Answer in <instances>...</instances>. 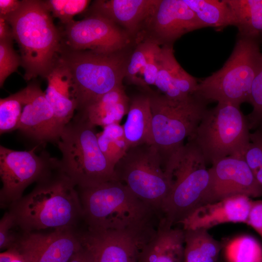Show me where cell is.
<instances>
[{
  "instance_id": "cell-27",
  "label": "cell",
  "mask_w": 262,
  "mask_h": 262,
  "mask_svg": "<svg viewBox=\"0 0 262 262\" xmlns=\"http://www.w3.org/2000/svg\"><path fill=\"white\" fill-rule=\"evenodd\" d=\"M195 13L204 27H211L221 30L234 26L232 12L226 0H183Z\"/></svg>"
},
{
  "instance_id": "cell-15",
  "label": "cell",
  "mask_w": 262,
  "mask_h": 262,
  "mask_svg": "<svg viewBox=\"0 0 262 262\" xmlns=\"http://www.w3.org/2000/svg\"><path fill=\"white\" fill-rule=\"evenodd\" d=\"M79 230L23 232L11 249L24 262H68L82 247Z\"/></svg>"
},
{
  "instance_id": "cell-23",
  "label": "cell",
  "mask_w": 262,
  "mask_h": 262,
  "mask_svg": "<svg viewBox=\"0 0 262 262\" xmlns=\"http://www.w3.org/2000/svg\"><path fill=\"white\" fill-rule=\"evenodd\" d=\"M130 99L124 87L114 89L96 98L82 110L80 115L94 127H103L114 123H119L127 115Z\"/></svg>"
},
{
  "instance_id": "cell-12",
  "label": "cell",
  "mask_w": 262,
  "mask_h": 262,
  "mask_svg": "<svg viewBox=\"0 0 262 262\" xmlns=\"http://www.w3.org/2000/svg\"><path fill=\"white\" fill-rule=\"evenodd\" d=\"M61 29L62 47L73 50H92L104 53L121 51L130 35L109 19L97 15H86Z\"/></svg>"
},
{
  "instance_id": "cell-33",
  "label": "cell",
  "mask_w": 262,
  "mask_h": 262,
  "mask_svg": "<svg viewBox=\"0 0 262 262\" xmlns=\"http://www.w3.org/2000/svg\"><path fill=\"white\" fill-rule=\"evenodd\" d=\"M244 158L262 186V127L250 133V143Z\"/></svg>"
},
{
  "instance_id": "cell-6",
  "label": "cell",
  "mask_w": 262,
  "mask_h": 262,
  "mask_svg": "<svg viewBox=\"0 0 262 262\" xmlns=\"http://www.w3.org/2000/svg\"><path fill=\"white\" fill-rule=\"evenodd\" d=\"M121 51L104 53L62 47L58 60L71 74L77 112L98 97L123 86L128 60Z\"/></svg>"
},
{
  "instance_id": "cell-36",
  "label": "cell",
  "mask_w": 262,
  "mask_h": 262,
  "mask_svg": "<svg viewBox=\"0 0 262 262\" xmlns=\"http://www.w3.org/2000/svg\"><path fill=\"white\" fill-rule=\"evenodd\" d=\"M248 103L253 107L246 116L250 130L262 127V66L253 82Z\"/></svg>"
},
{
  "instance_id": "cell-24",
  "label": "cell",
  "mask_w": 262,
  "mask_h": 262,
  "mask_svg": "<svg viewBox=\"0 0 262 262\" xmlns=\"http://www.w3.org/2000/svg\"><path fill=\"white\" fill-rule=\"evenodd\" d=\"M123 128L129 149L142 144H153L152 113L147 92L130 100Z\"/></svg>"
},
{
  "instance_id": "cell-14",
  "label": "cell",
  "mask_w": 262,
  "mask_h": 262,
  "mask_svg": "<svg viewBox=\"0 0 262 262\" xmlns=\"http://www.w3.org/2000/svg\"><path fill=\"white\" fill-rule=\"evenodd\" d=\"M209 171V185L200 205L239 195L262 197V186L244 157L230 156L219 159L212 164Z\"/></svg>"
},
{
  "instance_id": "cell-16",
  "label": "cell",
  "mask_w": 262,
  "mask_h": 262,
  "mask_svg": "<svg viewBox=\"0 0 262 262\" xmlns=\"http://www.w3.org/2000/svg\"><path fill=\"white\" fill-rule=\"evenodd\" d=\"M144 25L148 33L145 40L159 46L173 45L184 34L204 28L183 0H158Z\"/></svg>"
},
{
  "instance_id": "cell-4",
  "label": "cell",
  "mask_w": 262,
  "mask_h": 262,
  "mask_svg": "<svg viewBox=\"0 0 262 262\" xmlns=\"http://www.w3.org/2000/svg\"><path fill=\"white\" fill-rule=\"evenodd\" d=\"M95 127L76 114L64 128L58 147L60 166L77 187L116 180L115 168L101 152Z\"/></svg>"
},
{
  "instance_id": "cell-17",
  "label": "cell",
  "mask_w": 262,
  "mask_h": 262,
  "mask_svg": "<svg viewBox=\"0 0 262 262\" xmlns=\"http://www.w3.org/2000/svg\"><path fill=\"white\" fill-rule=\"evenodd\" d=\"M26 87L27 100L18 130L38 143L57 144L64 128L57 122L45 92L37 82Z\"/></svg>"
},
{
  "instance_id": "cell-30",
  "label": "cell",
  "mask_w": 262,
  "mask_h": 262,
  "mask_svg": "<svg viewBox=\"0 0 262 262\" xmlns=\"http://www.w3.org/2000/svg\"><path fill=\"white\" fill-rule=\"evenodd\" d=\"M27 98L26 87L0 99V133L18 130Z\"/></svg>"
},
{
  "instance_id": "cell-35",
  "label": "cell",
  "mask_w": 262,
  "mask_h": 262,
  "mask_svg": "<svg viewBox=\"0 0 262 262\" xmlns=\"http://www.w3.org/2000/svg\"><path fill=\"white\" fill-rule=\"evenodd\" d=\"M23 232L14 215L8 210L0 220V250L14 247Z\"/></svg>"
},
{
  "instance_id": "cell-8",
  "label": "cell",
  "mask_w": 262,
  "mask_h": 262,
  "mask_svg": "<svg viewBox=\"0 0 262 262\" xmlns=\"http://www.w3.org/2000/svg\"><path fill=\"white\" fill-rule=\"evenodd\" d=\"M207 164L198 148L189 140L170 161L165 173L172 187L161 217L168 225L180 224L200 205L210 181Z\"/></svg>"
},
{
  "instance_id": "cell-22",
  "label": "cell",
  "mask_w": 262,
  "mask_h": 262,
  "mask_svg": "<svg viewBox=\"0 0 262 262\" xmlns=\"http://www.w3.org/2000/svg\"><path fill=\"white\" fill-rule=\"evenodd\" d=\"M45 92L58 123L63 128L73 118L77 104L72 93V78L68 68L58 60L46 78Z\"/></svg>"
},
{
  "instance_id": "cell-2",
  "label": "cell",
  "mask_w": 262,
  "mask_h": 262,
  "mask_svg": "<svg viewBox=\"0 0 262 262\" xmlns=\"http://www.w3.org/2000/svg\"><path fill=\"white\" fill-rule=\"evenodd\" d=\"M77 188L86 228L156 231L155 220L159 219L157 213L122 182L112 180Z\"/></svg>"
},
{
  "instance_id": "cell-7",
  "label": "cell",
  "mask_w": 262,
  "mask_h": 262,
  "mask_svg": "<svg viewBox=\"0 0 262 262\" xmlns=\"http://www.w3.org/2000/svg\"><path fill=\"white\" fill-rule=\"evenodd\" d=\"M260 44L237 34L233 51L223 67L198 82L194 93L208 102L239 106L249 102L253 82L262 66Z\"/></svg>"
},
{
  "instance_id": "cell-21",
  "label": "cell",
  "mask_w": 262,
  "mask_h": 262,
  "mask_svg": "<svg viewBox=\"0 0 262 262\" xmlns=\"http://www.w3.org/2000/svg\"><path fill=\"white\" fill-rule=\"evenodd\" d=\"M184 230L161 219L155 233L141 249L138 262H184Z\"/></svg>"
},
{
  "instance_id": "cell-9",
  "label": "cell",
  "mask_w": 262,
  "mask_h": 262,
  "mask_svg": "<svg viewBox=\"0 0 262 262\" xmlns=\"http://www.w3.org/2000/svg\"><path fill=\"white\" fill-rule=\"evenodd\" d=\"M240 106L218 102L207 109L188 138L202 153L207 164L228 156L244 157L250 143V128Z\"/></svg>"
},
{
  "instance_id": "cell-40",
  "label": "cell",
  "mask_w": 262,
  "mask_h": 262,
  "mask_svg": "<svg viewBox=\"0 0 262 262\" xmlns=\"http://www.w3.org/2000/svg\"><path fill=\"white\" fill-rule=\"evenodd\" d=\"M13 29L9 23L0 17V41H14Z\"/></svg>"
},
{
  "instance_id": "cell-32",
  "label": "cell",
  "mask_w": 262,
  "mask_h": 262,
  "mask_svg": "<svg viewBox=\"0 0 262 262\" xmlns=\"http://www.w3.org/2000/svg\"><path fill=\"white\" fill-rule=\"evenodd\" d=\"M154 43L148 40L140 42L128 60L126 69L125 77L131 82L142 87L146 90L148 88L141 82L137 75H141Z\"/></svg>"
},
{
  "instance_id": "cell-26",
  "label": "cell",
  "mask_w": 262,
  "mask_h": 262,
  "mask_svg": "<svg viewBox=\"0 0 262 262\" xmlns=\"http://www.w3.org/2000/svg\"><path fill=\"white\" fill-rule=\"evenodd\" d=\"M184 262H216L223 245L205 229L184 230Z\"/></svg>"
},
{
  "instance_id": "cell-20",
  "label": "cell",
  "mask_w": 262,
  "mask_h": 262,
  "mask_svg": "<svg viewBox=\"0 0 262 262\" xmlns=\"http://www.w3.org/2000/svg\"><path fill=\"white\" fill-rule=\"evenodd\" d=\"M195 84V77L185 71L176 59L173 45L163 46L159 53L154 85L167 97L182 99L189 97Z\"/></svg>"
},
{
  "instance_id": "cell-41",
  "label": "cell",
  "mask_w": 262,
  "mask_h": 262,
  "mask_svg": "<svg viewBox=\"0 0 262 262\" xmlns=\"http://www.w3.org/2000/svg\"><path fill=\"white\" fill-rule=\"evenodd\" d=\"M0 262H24L20 255L13 249H8L0 254Z\"/></svg>"
},
{
  "instance_id": "cell-42",
  "label": "cell",
  "mask_w": 262,
  "mask_h": 262,
  "mask_svg": "<svg viewBox=\"0 0 262 262\" xmlns=\"http://www.w3.org/2000/svg\"><path fill=\"white\" fill-rule=\"evenodd\" d=\"M68 262H91L86 250L82 247L71 258Z\"/></svg>"
},
{
  "instance_id": "cell-28",
  "label": "cell",
  "mask_w": 262,
  "mask_h": 262,
  "mask_svg": "<svg viewBox=\"0 0 262 262\" xmlns=\"http://www.w3.org/2000/svg\"><path fill=\"white\" fill-rule=\"evenodd\" d=\"M222 249L225 262H262V245L249 235L233 238Z\"/></svg>"
},
{
  "instance_id": "cell-13",
  "label": "cell",
  "mask_w": 262,
  "mask_h": 262,
  "mask_svg": "<svg viewBox=\"0 0 262 262\" xmlns=\"http://www.w3.org/2000/svg\"><path fill=\"white\" fill-rule=\"evenodd\" d=\"M79 232L91 262H138L141 249L155 233L86 227Z\"/></svg>"
},
{
  "instance_id": "cell-39",
  "label": "cell",
  "mask_w": 262,
  "mask_h": 262,
  "mask_svg": "<svg viewBox=\"0 0 262 262\" xmlns=\"http://www.w3.org/2000/svg\"><path fill=\"white\" fill-rule=\"evenodd\" d=\"M21 0H0V17L4 18L16 11L20 7Z\"/></svg>"
},
{
  "instance_id": "cell-10",
  "label": "cell",
  "mask_w": 262,
  "mask_h": 262,
  "mask_svg": "<svg viewBox=\"0 0 262 262\" xmlns=\"http://www.w3.org/2000/svg\"><path fill=\"white\" fill-rule=\"evenodd\" d=\"M115 178L161 217L163 205L172 181L165 174L161 159L153 145L130 148L115 167Z\"/></svg>"
},
{
  "instance_id": "cell-11",
  "label": "cell",
  "mask_w": 262,
  "mask_h": 262,
  "mask_svg": "<svg viewBox=\"0 0 262 262\" xmlns=\"http://www.w3.org/2000/svg\"><path fill=\"white\" fill-rule=\"evenodd\" d=\"M35 148L18 151L0 146L1 208L8 209L20 199L26 188L44 177L58 161L46 151L36 154Z\"/></svg>"
},
{
  "instance_id": "cell-29",
  "label": "cell",
  "mask_w": 262,
  "mask_h": 262,
  "mask_svg": "<svg viewBox=\"0 0 262 262\" xmlns=\"http://www.w3.org/2000/svg\"><path fill=\"white\" fill-rule=\"evenodd\" d=\"M99 148L106 159L115 168L129 149L123 126L112 124L97 133Z\"/></svg>"
},
{
  "instance_id": "cell-3",
  "label": "cell",
  "mask_w": 262,
  "mask_h": 262,
  "mask_svg": "<svg viewBox=\"0 0 262 262\" xmlns=\"http://www.w3.org/2000/svg\"><path fill=\"white\" fill-rule=\"evenodd\" d=\"M3 18L12 27L18 44L24 79L46 78L62 49L61 32L51 14L42 0H23L16 11Z\"/></svg>"
},
{
  "instance_id": "cell-34",
  "label": "cell",
  "mask_w": 262,
  "mask_h": 262,
  "mask_svg": "<svg viewBox=\"0 0 262 262\" xmlns=\"http://www.w3.org/2000/svg\"><path fill=\"white\" fill-rule=\"evenodd\" d=\"M19 56L13 48V41H0V86L21 65Z\"/></svg>"
},
{
  "instance_id": "cell-31",
  "label": "cell",
  "mask_w": 262,
  "mask_h": 262,
  "mask_svg": "<svg viewBox=\"0 0 262 262\" xmlns=\"http://www.w3.org/2000/svg\"><path fill=\"white\" fill-rule=\"evenodd\" d=\"M42 1L52 16L58 18L62 25L73 20V16L84 12L90 2V0H46Z\"/></svg>"
},
{
  "instance_id": "cell-37",
  "label": "cell",
  "mask_w": 262,
  "mask_h": 262,
  "mask_svg": "<svg viewBox=\"0 0 262 262\" xmlns=\"http://www.w3.org/2000/svg\"><path fill=\"white\" fill-rule=\"evenodd\" d=\"M161 48L154 43L141 75L143 81L147 85H154L159 69V56Z\"/></svg>"
},
{
  "instance_id": "cell-38",
  "label": "cell",
  "mask_w": 262,
  "mask_h": 262,
  "mask_svg": "<svg viewBox=\"0 0 262 262\" xmlns=\"http://www.w3.org/2000/svg\"><path fill=\"white\" fill-rule=\"evenodd\" d=\"M246 224L262 238V200H252Z\"/></svg>"
},
{
  "instance_id": "cell-25",
  "label": "cell",
  "mask_w": 262,
  "mask_h": 262,
  "mask_svg": "<svg viewBox=\"0 0 262 262\" xmlns=\"http://www.w3.org/2000/svg\"><path fill=\"white\" fill-rule=\"evenodd\" d=\"M233 15L238 35L262 43V0H226Z\"/></svg>"
},
{
  "instance_id": "cell-5",
  "label": "cell",
  "mask_w": 262,
  "mask_h": 262,
  "mask_svg": "<svg viewBox=\"0 0 262 262\" xmlns=\"http://www.w3.org/2000/svg\"><path fill=\"white\" fill-rule=\"evenodd\" d=\"M146 92L152 113V145L164 170L184 145V140L194 133L209 102L195 93L182 99H174L150 89Z\"/></svg>"
},
{
  "instance_id": "cell-18",
  "label": "cell",
  "mask_w": 262,
  "mask_h": 262,
  "mask_svg": "<svg viewBox=\"0 0 262 262\" xmlns=\"http://www.w3.org/2000/svg\"><path fill=\"white\" fill-rule=\"evenodd\" d=\"M252 200L239 195L201 205L180 224L183 229H209L227 223L246 224Z\"/></svg>"
},
{
  "instance_id": "cell-19",
  "label": "cell",
  "mask_w": 262,
  "mask_h": 262,
  "mask_svg": "<svg viewBox=\"0 0 262 262\" xmlns=\"http://www.w3.org/2000/svg\"><path fill=\"white\" fill-rule=\"evenodd\" d=\"M158 0H95L86 15L100 16L123 27L130 35H134L145 25Z\"/></svg>"
},
{
  "instance_id": "cell-1",
  "label": "cell",
  "mask_w": 262,
  "mask_h": 262,
  "mask_svg": "<svg viewBox=\"0 0 262 262\" xmlns=\"http://www.w3.org/2000/svg\"><path fill=\"white\" fill-rule=\"evenodd\" d=\"M24 232L78 229L82 205L75 184L58 160L33 190L8 208Z\"/></svg>"
}]
</instances>
